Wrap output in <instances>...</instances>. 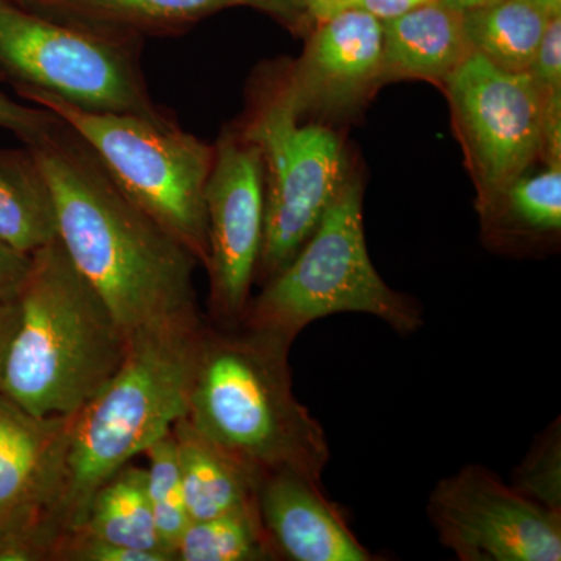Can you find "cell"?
Masks as SVG:
<instances>
[{
	"label": "cell",
	"instance_id": "obj_14",
	"mask_svg": "<svg viewBox=\"0 0 561 561\" xmlns=\"http://www.w3.org/2000/svg\"><path fill=\"white\" fill-rule=\"evenodd\" d=\"M257 512L278 560L371 561L321 481L294 470L262 476Z\"/></svg>",
	"mask_w": 561,
	"mask_h": 561
},
{
	"label": "cell",
	"instance_id": "obj_9",
	"mask_svg": "<svg viewBox=\"0 0 561 561\" xmlns=\"http://www.w3.org/2000/svg\"><path fill=\"white\" fill-rule=\"evenodd\" d=\"M430 522L461 561H559L561 513L513 489L482 465L438 481L427 502Z\"/></svg>",
	"mask_w": 561,
	"mask_h": 561
},
{
	"label": "cell",
	"instance_id": "obj_18",
	"mask_svg": "<svg viewBox=\"0 0 561 561\" xmlns=\"http://www.w3.org/2000/svg\"><path fill=\"white\" fill-rule=\"evenodd\" d=\"M58 238L49 183L35 154L0 149V239L33 254Z\"/></svg>",
	"mask_w": 561,
	"mask_h": 561
},
{
	"label": "cell",
	"instance_id": "obj_2",
	"mask_svg": "<svg viewBox=\"0 0 561 561\" xmlns=\"http://www.w3.org/2000/svg\"><path fill=\"white\" fill-rule=\"evenodd\" d=\"M205 328L197 316L135 332L116 375L70 415L54 551L83 526L95 491L187 415Z\"/></svg>",
	"mask_w": 561,
	"mask_h": 561
},
{
	"label": "cell",
	"instance_id": "obj_21",
	"mask_svg": "<svg viewBox=\"0 0 561 561\" xmlns=\"http://www.w3.org/2000/svg\"><path fill=\"white\" fill-rule=\"evenodd\" d=\"M472 49L508 72H527L552 20L534 0H500L461 11Z\"/></svg>",
	"mask_w": 561,
	"mask_h": 561
},
{
	"label": "cell",
	"instance_id": "obj_30",
	"mask_svg": "<svg viewBox=\"0 0 561 561\" xmlns=\"http://www.w3.org/2000/svg\"><path fill=\"white\" fill-rule=\"evenodd\" d=\"M443 5L457 11H467L479 9V7L491 5V3L500 2V0H438Z\"/></svg>",
	"mask_w": 561,
	"mask_h": 561
},
{
	"label": "cell",
	"instance_id": "obj_20",
	"mask_svg": "<svg viewBox=\"0 0 561 561\" xmlns=\"http://www.w3.org/2000/svg\"><path fill=\"white\" fill-rule=\"evenodd\" d=\"M485 232L502 245L541 242L561 231V165L519 176L482 208Z\"/></svg>",
	"mask_w": 561,
	"mask_h": 561
},
{
	"label": "cell",
	"instance_id": "obj_8",
	"mask_svg": "<svg viewBox=\"0 0 561 561\" xmlns=\"http://www.w3.org/2000/svg\"><path fill=\"white\" fill-rule=\"evenodd\" d=\"M301 121L279 87L241 130L264 162V239L256 275L262 284L297 256L348 180L341 138Z\"/></svg>",
	"mask_w": 561,
	"mask_h": 561
},
{
	"label": "cell",
	"instance_id": "obj_11",
	"mask_svg": "<svg viewBox=\"0 0 561 561\" xmlns=\"http://www.w3.org/2000/svg\"><path fill=\"white\" fill-rule=\"evenodd\" d=\"M481 184L482 208L540 157L542 99L529 72L474 51L445 81Z\"/></svg>",
	"mask_w": 561,
	"mask_h": 561
},
{
	"label": "cell",
	"instance_id": "obj_6",
	"mask_svg": "<svg viewBox=\"0 0 561 561\" xmlns=\"http://www.w3.org/2000/svg\"><path fill=\"white\" fill-rule=\"evenodd\" d=\"M18 94L66 122L94 150L125 194L205 268V191L214 147L181 130L168 116L81 108L49 92Z\"/></svg>",
	"mask_w": 561,
	"mask_h": 561
},
{
	"label": "cell",
	"instance_id": "obj_4",
	"mask_svg": "<svg viewBox=\"0 0 561 561\" xmlns=\"http://www.w3.org/2000/svg\"><path fill=\"white\" fill-rule=\"evenodd\" d=\"M0 391L39 419L79 412L119 370L128 337L58 238L33 253Z\"/></svg>",
	"mask_w": 561,
	"mask_h": 561
},
{
	"label": "cell",
	"instance_id": "obj_17",
	"mask_svg": "<svg viewBox=\"0 0 561 561\" xmlns=\"http://www.w3.org/2000/svg\"><path fill=\"white\" fill-rule=\"evenodd\" d=\"M191 522L256 508L257 479L202 437L190 421L172 427Z\"/></svg>",
	"mask_w": 561,
	"mask_h": 561
},
{
	"label": "cell",
	"instance_id": "obj_15",
	"mask_svg": "<svg viewBox=\"0 0 561 561\" xmlns=\"http://www.w3.org/2000/svg\"><path fill=\"white\" fill-rule=\"evenodd\" d=\"M32 9L57 13L58 18L81 22L124 35L171 33L190 27L217 11L250 7L264 11L290 27L308 21L301 0H18Z\"/></svg>",
	"mask_w": 561,
	"mask_h": 561
},
{
	"label": "cell",
	"instance_id": "obj_23",
	"mask_svg": "<svg viewBox=\"0 0 561 561\" xmlns=\"http://www.w3.org/2000/svg\"><path fill=\"white\" fill-rule=\"evenodd\" d=\"M149 467L146 470L147 496H149L154 524L164 548L173 557L181 534L191 523L184 502L179 457L173 432L160 438L146 453ZM175 560V559H173Z\"/></svg>",
	"mask_w": 561,
	"mask_h": 561
},
{
	"label": "cell",
	"instance_id": "obj_27",
	"mask_svg": "<svg viewBox=\"0 0 561 561\" xmlns=\"http://www.w3.org/2000/svg\"><path fill=\"white\" fill-rule=\"evenodd\" d=\"M57 116L38 105H24L0 92V128L11 131L24 144L50 127Z\"/></svg>",
	"mask_w": 561,
	"mask_h": 561
},
{
	"label": "cell",
	"instance_id": "obj_25",
	"mask_svg": "<svg viewBox=\"0 0 561 561\" xmlns=\"http://www.w3.org/2000/svg\"><path fill=\"white\" fill-rule=\"evenodd\" d=\"M434 0H301L308 21L319 24L342 11H362L381 22L401 16L423 3Z\"/></svg>",
	"mask_w": 561,
	"mask_h": 561
},
{
	"label": "cell",
	"instance_id": "obj_28",
	"mask_svg": "<svg viewBox=\"0 0 561 561\" xmlns=\"http://www.w3.org/2000/svg\"><path fill=\"white\" fill-rule=\"evenodd\" d=\"M33 254L0 239V301L16 300L32 271Z\"/></svg>",
	"mask_w": 561,
	"mask_h": 561
},
{
	"label": "cell",
	"instance_id": "obj_7",
	"mask_svg": "<svg viewBox=\"0 0 561 561\" xmlns=\"http://www.w3.org/2000/svg\"><path fill=\"white\" fill-rule=\"evenodd\" d=\"M124 35L0 0V73L16 92H49L81 108L164 116Z\"/></svg>",
	"mask_w": 561,
	"mask_h": 561
},
{
	"label": "cell",
	"instance_id": "obj_22",
	"mask_svg": "<svg viewBox=\"0 0 561 561\" xmlns=\"http://www.w3.org/2000/svg\"><path fill=\"white\" fill-rule=\"evenodd\" d=\"M173 559L180 561L278 560L260 512L247 508L216 518L191 522L176 542Z\"/></svg>",
	"mask_w": 561,
	"mask_h": 561
},
{
	"label": "cell",
	"instance_id": "obj_10",
	"mask_svg": "<svg viewBox=\"0 0 561 561\" xmlns=\"http://www.w3.org/2000/svg\"><path fill=\"white\" fill-rule=\"evenodd\" d=\"M205 203L210 320L232 330L249 308L264 239V162L241 131L225 133L214 147Z\"/></svg>",
	"mask_w": 561,
	"mask_h": 561
},
{
	"label": "cell",
	"instance_id": "obj_24",
	"mask_svg": "<svg viewBox=\"0 0 561 561\" xmlns=\"http://www.w3.org/2000/svg\"><path fill=\"white\" fill-rule=\"evenodd\" d=\"M561 421L553 420L513 470L511 485L549 511L561 513Z\"/></svg>",
	"mask_w": 561,
	"mask_h": 561
},
{
	"label": "cell",
	"instance_id": "obj_12",
	"mask_svg": "<svg viewBox=\"0 0 561 561\" xmlns=\"http://www.w3.org/2000/svg\"><path fill=\"white\" fill-rule=\"evenodd\" d=\"M69 419H39L0 391V561L49 560Z\"/></svg>",
	"mask_w": 561,
	"mask_h": 561
},
{
	"label": "cell",
	"instance_id": "obj_31",
	"mask_svg": "<svg viewBox=\"0 0 561 561\" xmlns=\"http://www.w3.org/2000/svg\"><path fill=\"white\" fill-rule=\"evenodd\" d=\"M551 18L561 16V0H534Z\"/></svg>",
	"mask_w": 561,
	"mask_h": 561
},
{
	"label": "cell",
	"instance_id": "obj_3",
	"mask_svg": "<svg viewBox=\"0 0 561 561\" xmlns=\"http://www.w3.org/2000/svg\"><path fill=\"white\" fill-rule=\"evenodd\" d=\"M290 345L239 327H208L186 420L210 445L260 479L294 470L321 481L327 434L291 383Z\"/></svg>",
	"mask_w": 561,
	"mask_h": 561
},
{
	"label": "cell",
	"instance_id": "obj_16",
	"mask_svg": "<svg viewBox=\"0 0 561 561\" xmlns=\"http://www.w3.org/2000/svg\"><path fill=\"white\" fill-rule=\"evenodd\" d=\"M461 11L438 0L382 22L381 83L386 80L446 81L474 54Z\"/></svg>",
	"mask_w": 561,
	"mask_h": 561
},
{
	"label": "cell",
	"instance_id": "obj_13",
	"mask_svg": "<svg viewBox=\"0 0 561 561\" xmlns=\"http://www.w3.org/2000/svg\"><path fill=\"white\" fill-rule=\"evenodd\" d=\"M317 25L305 54L280 83L301 119L306 113L351 108L381 83V21L351 10Z\"/></svg>",
	"mask_w": 561,
	"mask_h": 561
},
{
	"label": "cell",
	"instance_id": "obj_26",
	"mask_svg": "<svg viewBox=\"0 0 561 561\" xmlns=\"http://www.w3.org/2000/svg\"><path fill=\"white\" fill-rule=\"evenodd\" d=\"M541 94L561 92V16L552 18L527 70Z\"/></svg>",
	"mask_w": 561,
	"mask_h": 561
},
{
	"label": "cell",
	"instance_id": "obj_5",
	"mask_svg": "<svg viewBox=\"0 0 561 561\" xmlns=\"http://www.w3.org/2000/svg\"><path fill=\"white\" fill-rule=\"evenodd\" d=\"M262 286L241 327L290 346L313 321L335 313H367L402 335L424 323L419 302L387 286L373 265L356 179L346 180L297 256Z\"/></svg>",
	"mask_w": 561,
	"mask_h": 561
},
{
	"label": "cell",
	"instance_id": "obj_29",
	"mask_svg": "<svg viewBox=\"0 0 561 561\" xmlns=\"http://www.w3.org/2000/svg\"><path fill=\"white\" fill-rule=\"evenodd\" d=\"M20 324V301H0V383L5 371L7 357H9L11 342Z\"/></svg>",
	"mask_w": 561,
	"mask_h": 561
},
{
	"label": "cell",
	"instance_id": "obj_19",
	"mask_svg": "<svg viewBox=\"0 0 561 561\" xmlns=\"http://www.w3.org/2000/svg\"><path fill=\"white\" fill-rule=\"evenodd\" d=\"M146 478V470L138 467L121 468L95 491L83 526L76 534L172 561L154 524Z\"/></svg>",
	"mask_w": 561,
	"mask_h": 561
},
{
	"label": "cell",
	"instance_id": "obj_1",
	"mask_svg": "<svg viewBox=\"0 0 561 561\" xmlns=\"http://www.w3.org/2000/svg\"><path fill=\"white\" fill-rule=\"evenodd\" d=\"M49 183L58 241L127 337L201 316L198 261L125 194L94 150L57 121L28 144Z\"/></svg>",
	"mask_w": 561,
	"mask_h": 561
}]
</instances>
